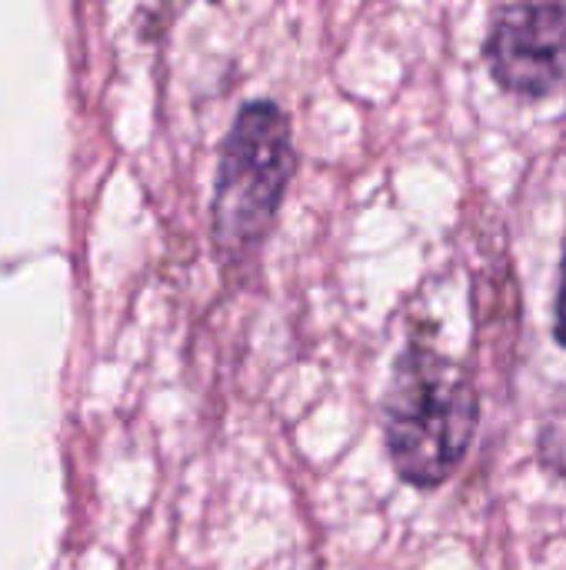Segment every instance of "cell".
Wrapping results in <instances>:
<instances>
[{
    "label": "cell",
    "mask_w": 566,
    "mask_h": 570,
    "mask_svg": "<svg viewBox=\"0 0 566 570\" xmlns=\"http://www.w3.org/2000/svg\"><path fill=\"white\" fill-rule=\"evenodd\" d=\"M554 334H557L560 347H566V247H564V261H560V284H557V304H554Z\"/></svg>",
    "instance_id": "5b68a950"
},
{
    "label": "cell",
    "mask_w": 566,
    "mask_h": 570,
    "mask_svg": "<svg viewBox=\"0 0 566 570\" xmlns=\"http://www.w3.org/2000/svg\"><path fill=\"white\" fill-rule=\"evenodd\" d=\"M384 444L400 481L420 491L447 484L474 448L480 394L470 374L424 341H410L390 374Z\"/></svg>",
    "instance_id": "6da1fadb"
},
{
    "label": "cell",
    "mask_w": 566,
    "mask_h": 570,
    "mask_svg": "<svg viewBox=\"0 0 566 570\" xmlns=\"http://www.w3.org/2000/svg\"><path fill=\"white\" fill-rule=\"evenodd\" d=\"M297 174L290 117L274 100H247L220 147L210 234L227 267H247L267 244Z\"/></svg>",
    "instance_id": "7a4b0ae2"
},
{
    "label": "cell",
    "mask_w": 566,
    "mask_h": 570,
    "mask_svg": "<svg viewBox=\"0 0 566 570\" xmlns=\"http://www.w3.org/2000/svg\"><path fill=\"white\" fill-rule=\"evenodd\" d=\"M537 451L540 461L557 471L560 478H566V394L557 401V407L547 414L540 434H537Z\"/></svg>",
    "instance_id": "277c9868"
},
{
    "label": "cell",
    "mask_w": 566,
    "mask_h": 570,
    "mask_svg": "<svg viewBox=\"0 0 566 570\" xmlns=\"http://www.w3.org/2000/svg\"><path fill=\"white\" fill-rule=\"evenodd\" d=\"M490 80L517 100H544L566 83V0H514L484 40Z\"/></svg>",
    "instance_id": "3957f363"
}]
</instances>
